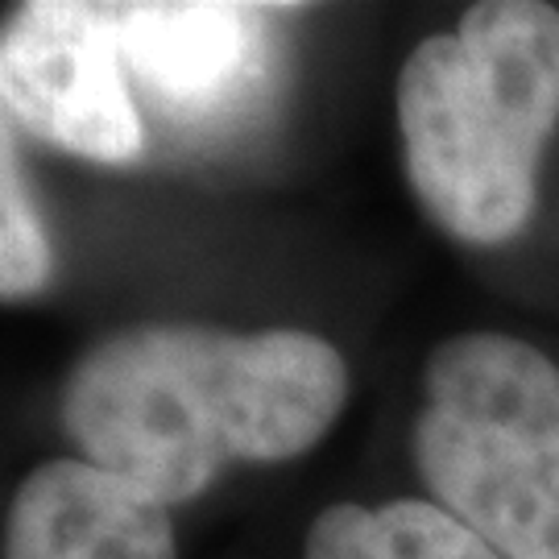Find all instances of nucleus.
Segmentation results:
<instances>
[{
	"label": "nucleus",
	"instance_id": "obj_1",
	"mask_svg": "<svg viewBox=\"0 0 559 559\" xmlns=\"http://www.w3.org/2000/svg\"><path fill=\"white\" fill-rule=\"evenodd\" d=\"M348 399L353 365L316 328L133 320L75 353L55 411L71 456L179 514L233 468L311 456Z\"/></svg>",
	"mask_w": 559,
	"mask_h": 559
},
{
	"label": "nucleus",
	"instance_id": "obj_2",
	"mask_svg": "<svg viewBox=\"0 0 559 559\" xmlns=\"http://www.w3.org/2000/svg\"><path fill=\"white\" fill-rule=\"evenodd\" d=\"M394 129L406 191L443 240L468 253L519 245L559 133V9L480 0L411 41Z\"/></svg>",
	"mask_w": 559,
	"mask_h": 559
},
{
	"label": "nucleus",
	"instance_id": "obj_3",
	"mask_svg": "<svg viewBox=\"0 0 559 559\" xmlns=\"http://www.w3.org/2000/svg\"><path fill=\"white\" fill-rule=\"evenodd\" d=\"M406 460L423 498L501 559H559V360L543 344L501 328L431 344Z\"/></svg>",
	"mask_w": 559,
	"mask_h": 559
},
{
	"label": "nucleus",
	"instance_id": "obj_4",
	"mask_svg": "<svg viewBox=\"0 0 559 559\" xmlns=\"http://www.w3.org/2000/svg\"><path fill=\"white\" fill-rule=\"evenodd\" d=\"M0 112L17 138L92 166H133L150 145L138 87L104 4L34 0L0 29Z\"/></svg>",
	"mask_w": 559,
	"mask_h": 559
},
{
	"label": "nucleus",
	"instance_id": "obj_5",
	"mask_svg": "<svg viewBox=\"0 0 559 559\" xmlns=\"http://www.w3.org/2000/svg\"><path fill=\"white\" fill-rule=\"evenodd\" d=\"M0 559H179V526L170 510L59 452L13 485Z\"/></svg>",
	"mask_w": 559,
	"mask_h": 559
},
{
	"label": "nucleus",
	"instance_id": "obj_6",
	"mask_svg": "<svg viewBox=\"0 0 559 559\" xmlns=\"http://www.w3.org/2000/svg\"><path fill=\"white\" fill-rule=\"evenodd\" d=\"M274 9L224 0L104 4V17L133 87L166 108H207L228 96L261 50Z\"/></svg>",
	"mask_w": 559,
	"mask_h": 559
},
{
	"label": "nucleus",
	"instance_id": "obj_7",
	"mask_svg": "<svg viewBox=\"0 0 559 559\" xmlns=\"http://www.w3.org/2000/svg\"><path fill=\"white\" fill-rule=\"evenodd\" d=\"M299 559H501L423 493L332 501L302 531Z\"/></svg>",
	"mask_w": 559,
	"mask_h": 559
},
{
	"label": "nucleus",
	"instance_id": "obj_8",
	"mask_svg": "<svg viewBox=\"0 0 559 559\" xmlns=\"http://www.w3.org/2000/svg\"><path fill=\"white\" fill-rule=\"evenodd\" d=\"M50 278H55L50 228L21 170L17 133L0 124V299L4 307L38 299Z\"/></svg>",
	"mask_w": 559,
	"mask_h": 559
}]
</instances>
